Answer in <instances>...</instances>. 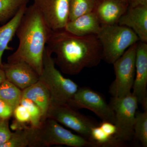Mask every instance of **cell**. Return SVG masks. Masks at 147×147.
Segmentation results:
<instances>
[{
  "mask_svg": "<svg viewBox=\"0 0 147 147\" xmlns=\"http://www.w3.org/2000/svg\"><path fill=\"white\" fill-rule=\"evenodd\" d=\"M46 48L55 54V64L61 71L68 75L96 66L102 60V48L96 35L78 36L65 29L53 31Z\"/></svg>",
  "mask_w": 147,
  "mask_h": 147,
  "instance_id": "cell-1",
  "label": "cell"
},
{
  "mask_svg": "<svg viewBox=\"0 0 147 147\" xmlns=\"http://www.w3.org/2000/svg\"><path fill=\"white\" fill-rule=\"evenodd\" d=\"M53 31L34 4L27 7L16 29L18 48L9 56L7 63L25 62L40 76L42 73L44 51Z\"/></svg>",
  "mask_w": 147,
  "mask_h": 147,
  "instance_id": "cell-2",
  "label": "cell"
},
{
  "mask_svg": "<svg viewBox=\"0 0 147 147\" xmlns=\"http://www.w3.org/2000/svg\"><path fill=\"white\" fill-rule=\"evenodd\" d=\"M30 147H47L63 145L72 147H98L80 135L65 128L55 120L47 118L37 127L27 126Z\"/></svg>",
  "mask_w": 147,
  "mask_h": 147,
  "instance_id": "cell-3",
  "label": "cell"
},
{
  "mask_svg": "<svg viewBox=\"0 0 147 147\" xmlns=\"http://www.w3.org/2000/svg\"><path fill=\"white\" fill-rule=\"evenodd\" d=\"M39 80L47 87L51 96V104H67L79 89L78 85L65 78L56 68L52 54L45 47L42 73Z\"/></svg>",
  "mask_w": 147,
  "mask_h": 147,
  "instance_id": "cell-4",
  "label": "cell"
},
{
  "mask_svg": "<svg viewBox=\"0 0 147 147\" xmlns=\"http://www.w3.org/2000/svg\"><path fill=\"white\" fill-rule=\"evenodd\" d=\"M97 36L102 48V60L110 64L139 41L132 30L119 24L101 26Z\"/></svg>",
  "mask_w": 147,
  "mask_h": 147,
  "instance_id": "cell-5",
  "label": "cell"
},
{
  "mask_svg": "<svg viewBox=\"0 0 147 147\" xmlns=\"http://www.w3.org/2000/svg\"><path fill=\"white\" fill-rule=\"evenodd\" d=\"M137 43L129 47L113 64L115 78L110 92L113 97H123L131 92L135 78Z\"/></svg>",
  "mask_w": 147,
  "mask_h": 147,
  "instance_id": "cell-6",
  "label": "cell"
},
{
  "mask_svg": "<svg viewBox=\"0 0 147 147\" xmlns=\"http://www.w3.org/2000/svg\"><path fill=\"white\" fill-rule=\"evenodd\" d=\"M138 103L137 98L131 92L123 97H113L111 99L110 104L115 113L117 137L121 142L125 143L134 137V125Z\"/></svg>",
  "mask_w": 147,
  "mask_h": 147,
  "instance_id": "cell-7",
  "label": "cell"
},
{
  "mask_svg": "<svg viewBox=\"0 0 147 147\" xmlns=\"http://www.w3.org/2000/svg\"><path fill=\"white\" fill-rule=\"evenodd\" d=\"M47 118L55 120L89 141L91 128L98 124L66 103L51 104Z\"/></svg>",
  "mask_w": 147,
  "mask_h": 147,
  "instance_id": "cell-8",
  "label": "cell"
},
{
  "mask_svg": "<svg viewBox=\"0 0 147 147\" xmlns=\"http://www.w3.org/2000/svg\"><path fill=\"white\" fill-rule=\"evenodd\" d=\"M67 104L73 108L88 109L102 121L115 124V113L111 105L102 94L88 87H79Z\"/></svg>",
  "mask_w": 147,
  "mask_h": 147,
  "instance_id": "cell-9",
  "label": "cell"
},
{
  "mask_svg": "<svg viewBox=\"0 0 147 147\" xmlns=\"http://www.w3.org/2000/svg\"><path fill=\"white\" fill-rule=\"evenodd\" d=\"M47 25L53 31L63 30L69 21L70 0H34Z\"/></svg>",
  "mask_w": 147,
  "mask_h": 147,
  "instance_id": "cell-10",
  "label": "cell"
},
{
  "mask_svg": "<svg viewBox=\"0 0 147 147\" xmlns=\"http://www.w3.org/2000/svg\"><path fill=\"white\" fill-rule=\"evenodd\" d=\"M147 43L137 42L135 59V75L132 94L144 110H147Z\"/></svg>",
  "mask_w": 147,
  "mask_h": 147,
  "instance_id": "cell-11",
  "label": "cell"
},
{
  "mask_svg": "<svg viewBox=\"0 0 147 147\" xmlns=\"http://www.w3.org/2000/svg\"><path fill=\"white\" fill-rule=\"evenodd\" d=\"M2 67L7 80L22 90L39 81V74L25 62L3 63Z\"/></svg>",
  "mask_w": 147,
  "mask_h": 147,
  "instance_id": "cell-12",
  "label": "cell"
},
{
  "mask_svg": "<svg viewBox=\"0 0 147 147\" xmlns=\"http://www.w3.org/2000/svg\"><path fill=\"white\" fill-rule=\"evenodd\" d=\"M128 5L120 0H96L93 12L101 26L118 24Z\"/></svg>",
  "mask_w": 147,
  "mask_h": 147,
  "instance_id": "cell-13",
  "label": "cell"
},
{
  "mask_svg": "<svg viewBox=\"0 0 147 147\" xmlns=\"http://www.w3.org/2000/svg\"><path fill=\"white\" fill-rule=\"evenodd\" d=\"M118 24L131 29L140 41L147 43V6L127 7Z\"/></svg>",
  "mask_w": 147,
  "mask_h": 147,
  "instance_id": "cell-14",
  "label": "cell"
},
{
  "mask_svg": "<svg viewBox=\"0 0 147 147\" xmlns=\"http://www.w3.org/2000/svg\"><path fill=\"white\" fill-rule=\"evenodd\" d=\"M101 26L97 16L92 11L69 21L64 29L75 35L86 36L97 35Z\"/></svg>",
  "mask_w": 147,
  "mask_h": 147,
  "instance_id": "cell-15",
  "label": "cell"
},
{
  "mask_svg": "<svg viewBox=\"0 0 147 147\" xmlns=\"http://www.w3.org/2000/svg\"><path fill=\"white\" fill-rule=\"evenodd\" d=\"M22 98L30 99L36 104L42 112V121L45 120L51 105V99L50 92L43 83L39 80L23 90Z\"/></svg>",
  "mask_w": 147,
  "mask_h": 147,
  "instance_id": "cell-16",
  "label": "cell"
},
{
  "mask_svg": "<svg viewBox=\"0 0 147 147\" xmlns=\"http://www.w3.org/2000/svg\"><path fill=\"white\" fill-rule=\"evenodd\" d=\"M26 7V4L22 6L13 17L0 26V65L1 66L3 64V55L5 51L12 50L9 44L16 35V29Z\"/></svg>",
  "mask_w": 147,
  "mask_h": 147,
  "instance_id": "cell-17",
  "label": "cell"
},
{
  "mask_svg": "<svg viewBox=\"0 0 147 147\" xmlns=\"http://www.w3.org/2000/svg\"><path fill=\"white\" fill-rule=\"evenodd\" d=\"M22 90L14 84L5 80L0 86V100L14 109L20 104Z\"/></svg>",
  "mask_w": 147,
  "mask_h": 147,
  "instance_id": "cell-18",
  "label": "cell"
},
{
  "mask_svg": "<svg viewBox=\"0 0 147 147\" xmlns=\"http://www.w3.org/2000/svg\"><path fill=\"white\" fill-rule=\"evenodd\" d=\"M90 141L95 144L98 147H120L125 146V143L106 134L99 124L91 128Z\"/></svg>",
  "mask_w": 147,
  "mask_h": 147,
  "instance_id": "cell-19",
  "label": "cell"
},
{
  "mask_svg": "<svg viewBox=\"0 0 147 147\" xmlns=\"http://www.w3.org/2000/svg\"><path fill=\"white\" fill-rule=\"evenodd\" d=\"M28 0H0V23L8 21Z\"/></svg>",
  "mask_w": 147,
  "mask_h": 147,
  "instance_id": "cell-20",
  "label": "cell"
},
{
  "mask_svg": "<svg viewBox=\"0 0 147 147\" xmlns=\"http://www.w3.org/2000/svg\"><path fill=\"white\" fill-rule=\"evenodd\" d=\"M96 0H70L69 21L93 11Z\"/></svg>",
  "mask_w": 147,
  "mask_h": 147,
  "instance_id": "cell-21",
  "label": "cell"
},
{
  "mask_svg": "<svg viewBox=\"0 0 147 147\" xmlns=\"http://www.w3.org/2000/svg\"><path fill=\"white\" fill-rule=\"evenodd\" d=\"M134 136L140 142L142 146L147 147V110L136 113Z\"/></svg>",
  "mask_w": 147,
  "mask_h": 147,
  "instance_id": "cell-22",
  "label": "cell"
},
{
  "mask_svg": "<svg viewBox=\"0 0 147 147\" xmlns=\"http://www.w3.org/2000/svg\"><path fill=\"white\" fill-rule=\"evenodd\" d=\"M25 125L22 128L16 129L12 132L9 139L2 147H26L29 146L28 132L25 127Z\"/></svg>",
  "mask_w": 147,
  "mask_h": 147,
  "instance_id": "cell-23",
  "label": "cell"
},
{
  "mask_svg": "<svg viewBox=\"0 0 147 147\" xmlns=\"http://www.w3.org/2000/svg\"><path fill=\"white\" fill-rule=\"evenodd\" d=\"M20 104L24 106L30 114L31 126L37 127L42 121V112L40 108L32 100L22 98Z\"/></svg>",
  "mask_w": 147,
  "mask_h": 147,
  "instance_id": "cell-24",
  "label": "cell"
},
{
  "mask_svg": "<svg viewBox=\"0 0 147 147\" xmlns=\"http://www.w3.org/2000/svg\"><path fill=\"white\" fill-rule=\"evenodd\" d=\"M13 116L16 123H14L16 127L25 124L30 121V114L26 108L20 104L14 109Z\"/></svg>",
  "mask_w": 147,
  "mask_h": 147,
  "instance_id": "cell-25",
  "label": "cell"
},
{
  "mask_svg": "<svg viewBox=\"0 0 147 147\" xmlns=\"http://www.w3.org/2000/svg\"><path fill=\"white\" fill-rule=\"evenodd\" d=\"M12 134L9 126V119L0 118V147L9 139Z\"/></svg>",
  "mask_w": 147,
  "mask_h": 147,
  "instance_id": "cell-26",
  "label": "cell"
},
{
  "mask_svg": "<svg viewBox=\"0 0 147 147\" xmlns=\"http://www.w3.org/2000/svg\"><path fill=\"white\" fill-rule=\"evenodd\" d=\"M99 125L106 134L117 138V130L115 124L107 121H102V122L99 124Z\"/></svg>",
  "mask_w": 147,
  "mask_h": 147,
  "instance_id": "cell-27",
  "label": "cell"
},
{
  "mask_svg": "<svg viewBox=\"0 0 147 147\" xmlns=\"http://www.w3.org/2000/svg\"><path fill=\"white\" fill-rule=\"evenodd\" d=\"M12 108L2 100H0V118L9 119L13 115Z\"/></svg>",
  "mask_w": 147,
  "mask_h": 147,
  "instance_id": "cell-28",
  "label": "cell"
},
{
  "mask_svg": "<svg viewBox=\"0 0 147 147\" xmlns=\"http://www.w3.org/2000/svg\"><path fill=\"white\" fill-rule=\"evenodd\" d=\"M127 3L129 7L147 6V0H127Z\"/></svg>",
  "mask_w": 147,
  "mask_h": 147,
  "instance_id": "cell-29",
  "label": "cell"
},
{
  "mask_svg": "<svg viewBox=\"0 0 147 147\" xmlns=\"http://www.w3.org/2000/svg\"><path fill=\"white\" fill-rule=\"evenodd\" d=\"M5 80H6V78L5 74L1 66L0 65V86Z\"/></svg>",
  "mask_w": 147,
  "mask_h": 147,
  "instance_id": "cell-30",
  "label": "cell"
},
{
  "mask_svg": "<svg viewBox=\"0 0 147 147\" xmlns=\"http://www.w3.org/2000/svg\"><path fill=\"white\" fill-rule=\"evenodd\" d=\"M122 1L123 2L126 3H127V0H120Z\"/></svg>",
  "mask_w": 147,
  "mask_h": 147,
  "instance_id": "cell-31",
  "label": "cell"
}]
</instances>
